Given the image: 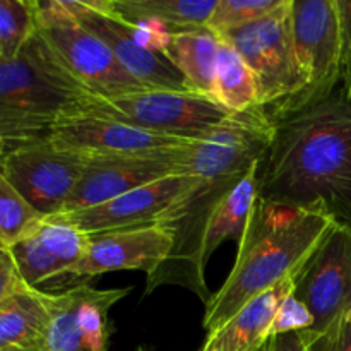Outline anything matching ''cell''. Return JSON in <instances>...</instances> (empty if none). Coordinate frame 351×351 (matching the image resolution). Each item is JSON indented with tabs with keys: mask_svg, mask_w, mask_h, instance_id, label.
<instances>
[{
	"mask_svg": "<svg viewBox=\"0 0 351 351\" xmlns=\"http://www.w3.org/2000/svg\"><path fill=\"white\" fill-rule=\"evenodd\" d=\"M346 319H348V322L351 324V308H350V312H348V315H346Z\"/></svg>",
	"mask_w": 351,
	"mask_h": 351,
	"instance_id": "obj_35",
	"label": "cell"
},
{
	"mask_svg": "<svg viewBox=\"0 0 351 351\" xmlns=\"http://www.w3.org/2000/svg\"><path fill=\"white\" fill-rule=\"evenodd\" d=\"M62 3L86 29L105 41L125 71L146 88L189 91L184 75L163 53L170 34L123 23L108 9V0H62Z\"/></svg>",
	"mask_w": 351,
	"mask_h": 351,
	"instance_id": "obj_9",
	"label": "cell"
},
{
	"mask_svg": "<svg viewBox=\"0 0 351 351\" xmlns=\"http://www.w3.org/2000/svg\"><path fill=\"white\" fill-rule=\"evenodd\" d=\"M43 219L0 170V250L9 252Z\"/></svg>",
	"mask_w": 351,
	"mask_h": 351,
	"instance_id": "obj_25",
	"label": "cell"
},
{
	"mask_svg": "<svg viewBox=\"0 0 351 351\" xmlns=\"http://www.w3.org/2000/svg\"><path fill=\"white\" fill-rule=\"evenodd\" d=\"M82 113L117 120L160 136L195 141L232 112L216 99L195 93L149 89L115 99L91 96L79 115Z\"/></svg>",
	"mask_w": 351,
	"mask_h": 351,
	"instance_id": "obj_7",
	"label": "cell"
},
{
	"mask_svg": "<svg viewBox=\"0 0 351 351\" xmlns=\"http://www.w3.org/2000/svg\"><path fill=\"white\" fill-rule=\"evenodd\" d=\"M216 0H108L123 23L165 34L206 27Z\"/></svg>",
	"mask_w": 351,
	"mask_h": 351,
	"instance_id": "obj_20",
	"label": "cell"
},
{
	"mask_svg": "<svg viewBox=\"0 0 351 351\" xmlns=\"http://www.w3.org/2000/svg\"><path fill=\"white\" fill-rule=\"evenodd\" d=\"M195 180L197 177L173 175L117 195L98 206L62 213L50 218L71 225L88 237L158 225L161 215L170 208L171 202L191 189Z\"/></svg>",
	"mask_w": 351,
	"mask_h": 351,
	"instance_id": "obj_14",
	"label": "cell"
},
{
	"mask_svg": "<svg viewBox=\"0 0 351 351\" xmlns=\"http://www.w3.org/2000/svg\"><path fill=\"white\" fill-rule=\"evenodd\" d=\"M291 3L293 0H281L261 19L219 36L252 71L259 106L266 112L297 95L302 86L295 58Z\"/></svg>",
	"mask_w": 351,
	"mask_h": 351,
	"instance_id": "obj_8",
	"label": "cell"
},
{
	"mask_svg": "<svg viewBox=\"0 0 351 351\" xmlns=\"http://www.w3.org/2000/svg\"><path fill=\"white\" fill-rule=\"evenodd\" d=\"M177 147L130 156L91 158L64 213L98 206L125 192L180 175Z\"/></svg>",
	"mask_w": 351,
	"mask_h": 351,
	"instance_id": "obj_15",
	"label": "cell"
},
{
	"mask_svg": "<svg viewBox=\"0 0 351 351\" xmlns=\"http://www.w3.org/2000/svg\"><path fill=\"white\" fill-rule=\"evenodd\" d=\"M47 322V293L23 285L16 293L0 302V351H38Z\"/></svg>",
	"mask_w": 351,
	"mask_h": 351,
	"instance_id": "obj_23",
	"label": "cell"
},
{
	"mask_svg": "<svg viewBox=\"0 0 351 351\" xmlns=\"http://www.w3.org/2000/svg\"><path fill=\"white\" fill-rule=\"evenodd\" d=\"M47 141L58 149L75 151L91 158L146 154L189 143L84 113L57 123L48 134Z\"/></svg>",
	"mask_w": 351,
	"mask_h": 351,
	"instance_id": "obj_17",
	"label": "cell"
},
{
	"mask_svg": "<svg viewBox=\"0 0 351 351\" xmlns=\"http://www.w3.org/2000/svg\"><path fill=\"white\" fill-rule=\"evenodd\" d=\"M38 29L36 0H0V58L19 57Z\"/></svg>",
	"mask_w": 351,
	"mask_h": 351,
	"instance_id": "obj_26",
	"label": "cell"
},
{
	"mask_svg": "<svg viewBox=\"0 0 351 351\" xmlns=\"http://www.w3.org/2000/svg\"><path fill=\"white\" fill-rule=\"evenodd\" d=\"M274 125L261 163L259 197L351 228V93L339 84L331 96Z\"/></svg>",
	"mask_w": 351,
	"mask_h": 351,
	"instance_id": "obj_1",
	"label": "cell"
},
{
	"mask_svg": "<svg viewBox=\"0 0 351 351\" xmlns=\"http://www.w3.org/2000/svg\"><path fill=\"white\" fill-rule=\"evenodd\" d=\"M341 26V82L351 93V0H336Z\"/></svg>",
	"mask_w": 351,
	"mask_h": 351,
	"instance_id": "obj_30",
	"label": "cell"
},
{
	"mask_svg": "<svg viewBox=\"0 0 351 351\" xmlns=\"http://www.w3.org/2000/svg\"><path fill=\"white\" fill-rule=\"evenodd\" d=\"M249 171V170H247ZM245 171V173H247ZM245 173L219 178H197L161 215L158 225L173 239L170 256L154 273L147 274L144 297L161 287H180L208 304L213 293L206 283L204 237L209 218L219 199Z\"/></svg>",
	"mask_w": 351,
	"mask_h": 351,
	"instance_id": "obj_4",
	"label": "cell"
},
{
	"mask_svg": "<svg viewBox=\"0 0 351 351\" xmlns=\"http://www.w3.org/2000/svg\"><path fill=\"white\" fill-rule=\"evenodd\" d=\"M91 96L36 29L19 57L0 60V139L9 147L47 139Z\"/></svg>",
	"mask_w": 351,
	"mask_h": 351,
	"instance_id": "obj_3",
	"label": "cell"
},
{
	"mask_svg": "<svg viewBox=\"0 0 351 351\" xmlns=\"http://www.w3.org/2000/svg\"><path fill=\"white\" fill-rule=\"evenodd\" d=\"M308 351H351V324L348 319L335 322L319 335L300 332Z\"/></svg>",
	"mask_w": 351,
	"mask_h": 351,
	"instance_id": "obj_29",
	"label": "cell"
},
{
	"mask_svg": "<svg viewBox=\"0 0 351 351\" xmlns=\"http://www.w3.org/2000/svg\"><path fill=\"white\" fill-rule=\"evenodd\" d=\"M281 0H216L208 27L218 36L247 26L276 9Z\"/></svg>",
	"mask_w": 351,
	"mask_h": 351,
	"instance_id": "obj_27",
	"label": "cell"
},
{
	"mask_svg": "<svg viewBox=\"0 0 351 351\" xmlns=\"http://www.w3.org/2000/svg\"><path fill=\"white\" fill-rule=\"evenodd\" d=\"M91 156L58 149L47 139L7 147L0 170L45 218L62 215Z\"/></svg>",
	"mask_w": 351,
	"mask_h": 351,
	"instance_id": "obj_11",
	"label": "cell"
},
{
	"mask_svg": "<svg viewBox=\"0 0 351 351\" xmlns=\"http://www.w3.org/2000/svg\"><path fill=\"white\" fill-rule=\"evenodd\" d=\"M335 225L315 211L257 197L228 278L204 305L202 326L221 328L243 305L295 276Z\"/></svg>",
	"mask_w": 351,
	"mask_h": 351,
	"instance_id": "obj_2",
	"label": "cell"
},
{
	"mask_svg": "<svg viewBox=\"0 0 351 351\" xmlns=\"http://www.w3.org/2000/svg\"><path fill=\"white\" fill-rule=\"evenodd\" d=\"M263 351H273V348H271V345H269V343H267V346H266V348H264Z\"/></svg>",
	"mask_w": 351,
	"mask_h": 351,
	"instance_id": "obj_34",
	"label": "cell"
},
{
	"mask_svg": "<svg viewBox=\"0 0 351 351\" xmlns=\"http://www.w3.org/2000/svg\"><path fill=\"white\" fill-rule=\"evenodd\" d=\"M274 129L276 125L261 106L230 113L202 137L177 147L178 173L197 178L245 173L266 158Z\"/></svg>",
	"mask_w": 351,
	"mask_h": 351,
	"instance_id": "obj_10",
	"label": "cell"
},
{
	"mask_svg": "<svg viewBox=\"0 0 351 351\" xmlns=\"http://www.w3.org/2000/svg\"><path fill=\"white\" fill-rule=\"evenodd\" d=\"M312 326H314V317L311 311L291 293L278 307L273 326H271V339L274 336L288 335V332L308 331Z\"/></svg>",
	"mask_w": 351,
	"mask_h": 351,
	"instance_id": "obj_28",
	"label": "cell"
},
{
	"mask_svg": "<svg viewBox=\"0 0 351 351\" xmlns=\"http://www.w3.org/2000/svg\"><path fill=\"white\" fill-rule=\"evenodd\" d=\"M261 163L252 165L245 175L219 199L209 218L204 237V264L225 242L233 240L240 243L245 233L247 223L252 215L254 204L259 197Z\"/></svg>",
	"mask_w": 351,
	"mask_h": 351,
	"instance_id": "obj_22",
	"label": "cell"
},
{
	"mask_svg": "<svg viewBox=\"0 0 351 351\" xmlns=\"http://www.w3.org/2000/svg\"><path fill=\"white\" fill-rule=\"evenodd\" d=\"M293 295L314 317V326L305 332L319 335L346 319L351 308V228L331 226L295 273Z\"/></svg>",
	"mask_w": 351,
	"mask_h": 351,
	"instance_id": "obj_12",
	"label": "cell"
},
{
	"mask_svg": "<svg viewBox=\"0 0 351 351\" xmlns=\"http://www.w3.org/2000/svg\"><path fill=\"white\" fill-rule=\"evenodd\" d=\"M23 285L24 283L21 281L19 273H17L10 256L3 252V250H0V302H3L7 297L16 293Z\"/></svg>",
	"mask_w": 351,
	"mask_h": 351,
	"instance_id": "obj_31",
	"label": "cell"
},
{
	"mask_svg": "<svg viewBox=\"0 0 351 351\" xmlns=\"http://www.w3.org/2000/svg\"><path fill=\"white\" fill-rule=\"evenodd\" d=\"M132 288H98L79 285L60 295L47 293L48 322L38 351H106L113 305Z\"/></svg>",
	"mask_w": 351,
	"mask_h": 351,
	"instance_id": "obj_13",
	"label": "cell"
},
{
	"mask_svg": "<svg viewBox=\"0 0 351 351\" xmlns=\"http://www.w3.org/2000/svg\"><path fill=\"white\" fill-rule=\"evenodd\" d=\"M221 38L208 27L182 31L168 36L165 57L178 69L191 93L213 98Z\"/></svg>",
	"mask_w": 351,
	"mask_h": 351,
	"instance_id": "obj_21",
	"label": "cell"
},
{
	"mask_svg": "<svg viewBox=\"0 0 351 351\" xmlns=\"http://www.w3.org/2000/svg\"><path fill=\"white\" fill-rule=\"evenodd\" d=\"M293 293V276L243 305L221 328L209 332L201 351H263L281 302Z\"/></svg>",
	"mask_w": 351,
	"mask_h": 351,
	"instance_id": "obj_19",
	"label": "cell"
},
{
	"mask_svg": "<svg viewBox=\"0 0 351 351\" xmlns=\"http://www.w3.org/2000/svg\"><path fill=\"white\" fill-rule=\"evenodd\" d=\"M171 245L173 239L161 225L93 235L84 257L72 267L65 281L72 280L79 287L86 285L84 280L125 269L144 271L147 276L167 261Z\"/></svg>",
	"mask_w": 351,
	"mask_h": 351,
	"instance_id": "obj_16",
	"label": "cell"
},
{
	"mask_svg": "<svg viewBox=\"0 0 351 351\" xmlns=\"http://www.w3.org/2000/svg\"><path fill=\"white\" fill-rule=\"evenodd\" d=\"M291 29L302 86L280 106L264 110L273 123L322 101L341 82V26L336 0H293Z\"/></svg>",
	"mask_w": 351,
	"mask_h": 351,
	"instance_id": "obj_5",
	"label": "cell"
},
{
	"mask_svg": "<svg viewBox=\"0 0 351 351\" xmlns=\"http://www.w3.org/2000/svg\"><path fill=\"white\" fill-rule=\"evenodd\" d=\"M213 99L232 113L259 106L257 82L252 71L243 58L223 40L216 65Z\"/></svg>",
	"mask_w": 351,
	"mask_h": 351,
	"instance_id": "obj_24",
	"label": "cell"
},
{
	"mask_svg": "<svg viewBox=\"0 0 351 351\" xmlns=\"http://www.w3.org/2000/svg\"><path fill=\"white\" fill-rule=\"evenodd\" d=\"M89 237L55 218H45L23 240L10 247L21 281L40 290L41 285L65 280L72 267L84 257Z\"/></svg>",
	"mask_w": 351,
	"mask_h": 351,
	"instance_id": "obj_18",
	"label": "cell"
},
{
	"mask_svg": "<svg viewBox=\"0 0 351 351\" xmlns=\"http://www.w3.org/2000/svg\"><path fill=\"white\" fill-rule=\"evenodd\" d=\"M3 351H31V350H3Z\"/></svg>",
	"mask_w": 351,
	"mask_h": 351,
	"instance_id": "obj_37",
	"label": "cell"
},
{
	"mask_svg": "<svg viewBox=\"0 0 351 351\" xmlns=\"http://www.w3.org/2000/svg\"><path fill=\"white\" fill-rule=\"evenodd\" d=\"M7 143L3 139H0V161L3 160V156H5V153H7Z\"/></svg>",
	"mask_w": 351,
	"mask_h": 351,
	"instance_id": "obj_33",
	"label": "cell"
},
{
	"mask_svg": "<svg viewBox=\"0 0 351 351\" xmlns=\"http://www.w3.org/2000/svg\"><path fill=\"white\" fill-rule=\"evenodd\" d=\"M36 16L38 33L69 74L93 96L115 99L149 91L125 71L105 41L65 9L62 0H36Z\"/></svg>",
	"mask_w": 351,
	"mask_h": 351,
	"instance_id": "obj_6",
	"label": "cell"
},
{
	"mask_svg": "<svg viewBox=\"0 0 351 351\" xmlns=\"http://www.w3.org/2000/svg\"><path fill=\"white\" fill-rule=\"evenodd\" d=\"M0 60H2V58H0Z\"/></svg>",
	"mask_w": 351,
	"mask_h": 351,
	"instance_id": "obj_38",
	"label": "cell"
},
{
	"mask_svg": "<svg viewBox=\"0 0 351 351\" xmlns=\"http://www.w3.org/2000/svg\"><path fill=\"white\" fill-rule=\"evenodd\" d=\"M137 351H149V350L144 348V346H139V348H137Z\"/></svg>",
	"mask_w": 351,
	"mask_h": 351,
	"instance_id": "obj_36",
	"label": "cell"
},
{
	"mask_svg": "<svg viewBox=\"0 0 351 351\" xmlns=\"http://www.w3.org/2000/svg\"><path fill=\"white\" fill-rule=\"evenodd\" d=\"M273 351H308L300 332H288V335L274 336L269 341Z\"/></svg>",
	"mask_w": 351,
	"mask_h": 351,
	"instance_id": "obj_32",
	"label": "cell"
}]
</instances>
